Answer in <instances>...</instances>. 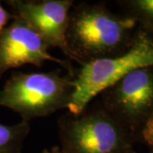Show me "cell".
Segmentation results:
<instances>
[{"instance_id": "6da1fadb", "label": "cell", "mask_w": 153, "mask_h": 153, "mask_svg": "<svg viewBox=\"0 0 153 153\" xmlns=\"http://www.w3.org/2000/svg\"><path fill=\"white\" fill-rule=\"evenodd\" d=\"M136 22L113 13L104 3H80L71 8L66 29L68 59L82 66L123 53L133 44Z\"/></svg>"}, {"instance_id": "7a4b0ae2", "label": "cell", "mask_w": 153, "mask_h": 153, "mask_svg": "<svg viewBox=\"0 0 153 153\" xmlns=\"http://www.w3.org/2000/svg\"><path fill=\"white\" fill-rule=\"evenodd\" d=\"M57 125L60 148L66 153H126L136 141L99 101L88 105L80 114L61 115Z\"/></svg>"}, {"instance_id": "3957f363", "label": "cell", "mask_w": 153, "mask_h": 153, "mask_svg": "<svg viewBox=\"0 0 153 153\" xmlns=\"http://www.w3.org/2000/svg\"><path fill=\"white\" fill-rule=\"evenodd\" d=\"M75 90L73 77L58 71L14 72L0 90V106L30 122L68 109Z\"/></svg>"}, {"instance_id": "277c9868", "label": "cell", "mask_w": 153, "mask_h": 153, "mask_svg": "<svg viewBox=\"0 0 153 153\" xmlns=\"http://www.w3.org/2000/svg\"><path fill=\"white\" fill-rule=\"evenodd\" d=\"M153 66V40L138 27L132 45L120 55L94 60L75 73L68 111L78 115L95 96L136 68Z\"/></svg>"}, {"instance_id": "5b68a950", "label": "cell", "mask_w": 153, "mask_h": 153, "mask_svg": "<svg viewBox=\"0 0 153 153\" xmlns=\"http://www.w3.org/2000/svg\"><path fill=\"white\" fill-rule=\"evenodd\" d=\"M99 95L104 109L137 140L153 114V66L129 71Z\"/></svg>"}, {"instance_id": "8992f818", "label": "cell", "mask_w": 153, "mask_h": 153, "mask_svg": "<svg viewBox=\"0 0 153 153\" xmlns=\"http://www.w3.org/2000/svg\"><path fill=\"white\" fill-rule=\"evenodd\" d=\"M13 16L12 22L0 33V77L10 69L25 65L41 67L45 61H52L74 78L71 62L50 55L49 46L44 39L21 18Z\"/></svg>"}, {"instance_id": "52a82bcc", "label": "cell", "mask_w": 153, "mask_h": 153, "mask_svg": "<svg viewBox=\"0 0 153 153\" xmlns=\"http://www.w3.org/2000/svg\"><path fill=\"white\" fill-rule=\"evenodd\" d=\"M12 15L21 18L49 47L60 49L68 58L66 29L72 0H9Z\"/></svg>"}, {"instance_id": "ba28073f", "label": "cell", "mask_w": 153, "mask_h": 153, "mask_svg": "<svg viewBox=\"0 0 153 153\" xmlns=\"http://www.w3.org/2000/svg\"><path fill=\"white\" fill-rule=\"evenodd\" d=\"M117 4L153 40V0H122Z\"/></svg>"}, {"instance_id": "9c48e42d", "label": "cell", "mask_w": 153, "mask_h": 153, "mask_svg": "<svg viewBox=\"0 0 153 153\" xmlns=\"http://www.w3.org/2000/svg\"><path fill=\"white\" fill-rule=\"evenodd\" d=\"M30 129L27 121L22 120L15 125L0 123V153H22L23 142Z\"/></svg>"}, {"instance_id": "30bf717a", "label": "cell", "mask_w": 153, "mask_h": 153, "mask_svg": "<svg viewBox=\"0 0 153 153\" xmlns=\"http://www.w3.org/2000/svg\"><path fill=\"white\" fill-rule=\"evenodd\" d=\"M137 140L142 141L148 147L150 153H153V114L140 130Z\"/></svg>"}, {"instance_id": "8fae6325", "label": "cell", "mask_w": 153, "mask_h": 153, "mask_svg": "<svg viewBox=\"0 0 153 153\" xmlns=\"http://www.w3.org/2000/svg\"><path fill=\"white\" fill-rule=\"evenodd\" d=\"M13 15L8 12L0 4V33L8 26L10 21L13 20Z\"/></svg>"}, {"instance_id": "7c38bea8", "label": "cell", "mask_w": 153, "mask_h": 153, "mask_svg": "<svg viewBox=\"0 0 153 153\" xmlns=\"http://www.w3.org/2000/svg\"><path fill=\"white\" fill-rule=\"evenodd\" d=\"M43 153H66L65 152L62 151V149L60 146H54L53 148H51L50 150L45 149Z\"/></svg>"}, {"instance_id": "4fadbf2b", "label": "cell", "mask_w": 153, "mask_h": 153, "mask_svg": "<svg viewBox=\"0 0 153 153\" xmlns=\"http://www.w3.org/2000/svg\"><path fill=\"white\" fill-rule=\"evenodd\" d=\"M126 153H138V152H135L134 149H131V150H129L128 152H127Z\"/></svg>"}]
</instances>
